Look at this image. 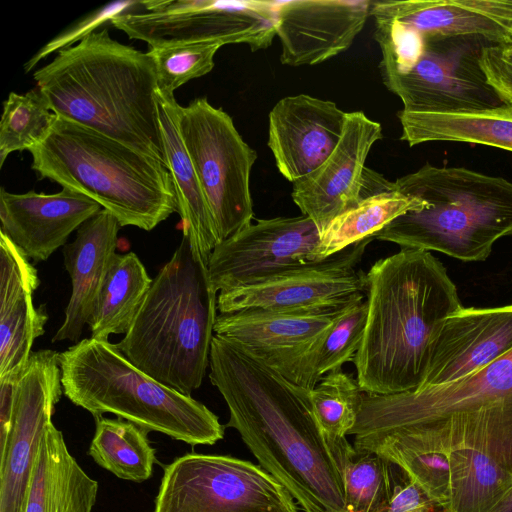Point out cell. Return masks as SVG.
Listing matches in <instances>:
<instances>
[{
  "label": "cell",
  "mask_w": 512,
  "mask_h": 512,
  "mask_svg": "<svg viewBox=\"0 0 512 512\" xmlns=\"http://www.w3.org/2000/svg\"><path fill=\"white\" fill-rule=\"evenodd\" d=\"M209 378L259 462L304 512H348L344 484L313 414L308 391L220 336Z\"/></svg>",
  "instance_id": "obj_1"
},
{
  "label": "cell",
  "mask_w": 512,
  "mask_h": 512,
  "mask_svg": "<svg viewBox=\"0 0 512 512\" xmlns=\"http://www.w3.org/2000/svg\"><path fill=\"white\" fill-rule=\"evenodd\" d=\"M367 321L353 359L364 393L420 388L444 321L462 305L444 265L429 251L401 250L366 273Z\"/></svg>",
  "instance_id": "obj_2"
},
{
  "label": "cell",
  "mask_w": 512,
  "mask_h": 512,
  "mask_svg": "<svg viewBox=\"0 0 512 512\" xmlns=\"http://www.w3.org/2000/svg\"><path fill=\"white\" fill-rule=\"evenodd\" d=\"M349 435L446 455L472 449L512 474V351L446 384L393 395L363 393Z\"/></svg>",
  "instance_id": "obj_3"
},
{
  "label": "cell",
  "mask_w": 512,
  "mask_h": 512,
  "mask_svg": "<svg viewBox=\"0 0 512 512\" xmlns=\"http://www.w3.org/2000/svg\"><path fill=\"white\" fill-rule=\"evenodd\" d=\"M33 79L56 115L167 165L148 52L112 39L104 28L59 51Z\"/></svg>",
  "instance_id": "obj_4"
},
{
  "label": "cell",
  "mask_w": 512,
  "mask_h": 512,
  "mask_svg": "<svg viewBox=\"0 0 512 512\" xmlns=\"http://www.w3.org/2000/svg\"><path fill=\"white\" fill-rule=\"evenodd\" d=\"M207 264L183 232L129 330L115 344L141 371L186 396L202 384L214 337L217 292Z\"/></svg>",
  "instance_id": "obj_5"
},
{
  "label": "cell",
  "mask_w": 512,
  "mask_h": 512,
  "mask_svg": "<svg viewBox=\"0 0 512 512\" xmlns=\"http://www.w3.org/2000/svg\"><path fill=\"white\" fill-rule=\"evenodd\" d=\"M29 153L41 179L89 197L121 227L151 231L178 213L166 164L93 129L56 115L46 138Z\"/></svg>",
  "instance_id": "obj_6"
},
{
  "label": "cell",
  "mask_w": 512,
  "mask_h": 512,
  "mask_svg": "<svg viewBox=\"0 0 512 512\" xmlns=\"http://www.w3.org/2000/svg\"><path fill=\"white\" fill-rule=\"evenodd\" d=\"M395 184L426 204L394 219L374 239L476 262L512 235V182L503 177L426 163Z\"/></svg>",
  "instance_id": "obj_7"
},
{
  "label": "cell",
  "mask_w": 512,
  "mask_h": 512,
  "mask_svg": "<svg viewBox=\"0 0 512 512\" xmlns=\"http://www.w3.org/2000/svg\"><path fill=\"white\" fill-rule=\"evenodd\" d=\"M64 395L95 419L112 413L189 445H213L225 427L203 403L150 377L109 341L85 338L59 354Z\"/></svg>",
  "instance_id": "obj_8"
},
{
  "label": "cell",
  "mask_w": 512,
  "mask_h": 512,
  "mask_svg": "<svg viewBox=\"0 0 512 512\" xmlns=\"http://www.w3.org/2000/svg\"><path fill=\"white\" fill-rule=\"evenodd\" d=\"M179 128L220 243L252 223L250 174L257 153L232 118L205 97L182 106Z\"/></svg>",
  "instance_id": "obj_9"
},
{
  "label": "cell",
  "mask_w": 512,
  "mask_h": 512,
  "mask_svg": "<svg viewBox=\"0 0 512 512\" xmlns=\"http://www.w3.org/2000/svg\"><path fill=\"white\" fill-rule=\"evenodd\" d=\"M277 22V1L149 0L109 23L149 47L215 42L254 52L271 46Z\"/></svg>",
  "instance_id": "obj_10"
},
{
  "label": "cell",
  "mask_w": 512,
  "mask_h": 512,
  "mask_svg": "<svg viewBox=\"0 0 512 512\" xmlns=\"http://www.w3.org/2000/svg\"><path fill=\"white\" fill-rule=\"evenodd\" d=\"M295 502L259 465L191 452L164 467L152 512H298Z\"/></svg>",
  "instance_id": "obj_11"
},
{
  "label": "cell",
  "mask_w": 512,
  "mask_h": 512,
  "mask_svg": "<svg viewBox=\"0 0 512 512\" xmlns=\"http://www.w3.org/2000/svg\"><path fill=\"white\" fill-rule=\"evenodd\" d=\"M419 60L401 74H382L385 87L412 113H459L505 104L488 83L480 65L492 44L481 35L425 37Z\"/></svg>",
  "instance_id": "obj_12"
},
{
  "label": "cell",
  "mask_w": 512,
  "mask_h": 512,
  "mask_svg": "<svg viewBox=\"0 0 512 512\" xmlns=\"http://www.w3.org/2000/svg\"><path fill=\"white\" fill-rule=\"evenodd\" d=\"M320 243L307 216L257 220L215 246L207 264L211 284L216 292L230 291L322 261Z\"/></svg>",
  "instance_id": "obj_13"
},
{
  "label": "cell",
  "mask_w": 512,
  "mask_h": 512,
  "mask_svg": "<svg viewBox=\"0 0 512 512\" xmlns=\"http://www.w3.org/2000/svg\"><path fill=\"white\" fill-rule=\"evenodd\" d=\"M373 237L322 261L308 263L254 285L220 292L217 309L306 310L355 304L365 299L366 273L358 268Z\"/></svg>",
  "instance_id": "obj_14"
},
{
  "label": "cell",
  "mask_w": 512,
  "mask_h": 512,
  "mask_svg": "<svg viewBox=\"0 0 512 512\" xmlns=\"http://www.w3.org/2000/svg\"><path fill=\"white\" fill-rule=\"evenodd\" d=\"M59 354L32 352L17 383L10 431L0 447V512H22L42 437L63 394Z\"/></svg>",
  "instance_id": "obj_15"
},
{
  "label": "cell",
  "mask_w": 512,
  "mask_h": 512,
  "mask_svg": "<svg viewBox=\"0 0 512 512\" xmlns=\"http://www.w3.org/2000/svg\"><path fill=\"white\" fill-rule=\"evenodd\" d=\"M382 138L381 124L361 111L348 112L340 142L317 169L292 183L291 197L320 234L360 200L366 158Z\"/></svg>",
  "instance_id": "obj_16"
},
{
  "label": "cell",
  "mask_w": 512,
  "mask_h": 512,
  "mask_svg": "<svg viewBox=\"0 0 512 512\" xmlns=\"http://www.w3.org/2000/svg\"><path fill=\"white\" fill-rule=\"evenodd\" d=\"M352 305L306 310L243 309L220 313L216 317L214 333L287 378L297 359L339 314Z\"/></svg>",
  "instance_id": "obj_17"
},
{
  "label": "cell",
  "mask_w": 512,
  "mask_h": 512,
  "mask_svg": "<svg viewBox=\"0 0 512 512\" xmlns=\"http://www.w3.org/2000/svg\"><path fill=\"white\" fill-rule=\"evenodd\" d=\"M368 0L277 1L280 61L299 67L347 51L370 16Z\"/></svg>",
  "instance_id": "obj_18"
},
{
  "label": "cell",
  "mask_w": 512,
  "mask_h": 512,
  "mask_svg": "<svg viewBox=\"0 0 512 512\" xmlns=\"http://www.w3.org/2000/svg\"><path fill=\"white\" fill-rule=\"evenodd\" d=\"M348 112L307 94L280 99L269 113L268 147L291 183L317 169L341 140Z\"/></svg>",
  "instance_id": "obj_19"
},
{
  "label": "cell",
  "mask_w": 512,
  "mask_h": 512,
  "mask_svg": "<svg viewBox=\"0 0 512 512\" xmlns=\"http://www.w3.org/2000/svg\"><path fill=\"white\" fill-rule=\"evenodd\" d=\"M102 207L89 197L62 188L58 193L0 191V232L34 263L46 261Z\"/></svg>",
  "instance_id": "obj_20"
},
{
  "label": "cell",
  "mask_w": 512,
  "mask_h": 512,
  "mask_svg": "<svg viewBox=\"0 0 512 512\" xmlns=\"http://www.w3.org/2000/svg\"><path fill=\"white\" fill-rule=\"evenodd\" d=\"M512 351V304L461 307L451 314L435 342L421 386L453 382Z\"/></svg>",
  "instance_id": "obj_21"
},
{
  "label": "cell",
  "mask_w": 512,
  "mask_h": 512,
  "mask_svg": "<svg viewBox=\"0 0 512 512\" xmlns=\"http://www.w3.org/2000/svg\"><path fill=\"white\" fill-rule=\"evenodd\" d=\"M120 227L118 220L102 209L77 229L74 241L63 246L64 265L72 290L64 321L52 342L80 338L116 254Z\"/></svg>",
  "instance_id": "obj_22"
},
{
  "label": "cell",
  "mask_w": 512,
  "mask_h": 512,
  "mask_svg": "<svg viewBox=\"0 0 512 512\" xmlns=\"http://www.w3.org/2000/svg\"><path fill=\"white\" fill-rule=\"evenodd\" d=\"M39 284L30 260L0 232V376L25 366L45 332L46 309L33 303Z\"/></svg>",
  "instance_id": "obj_23"
},
{
  "label": "cell",
  "mask_w": 512,
  "mask_h": 512,
  "mask_svg": "<svg viewBox=\"0 0 512 512\" xmlns=\"http://www.w3.org/2000/svg\"><path fill=\"white\" fill-rule=\"evenodd\" d=\"M98 482L68 451L53 423L42 437L30 476L22 512H92Z\"/></svg>",
  "instance_id": "obj_24"
},
{
  "label": "cell",
  "mask_w": 512,
  "mask_h": 512,
  "mask_svg": "<svg viewBox=\"0 0 512 512\" xmlns=\"http://www.w3.org/2000/svg\"><path fill=\"white\" fill-rule=\"evenodd\" d=\"M166 163L171 173L182 231L208 263L218 238L212 215L194 165L181 137L182 106L174 94L156 92Z\"/></svg>",
  "instance_id": "obj_25"
},
{
  "label": "cell",
  "mask_w": 512,
  "mask_h": 512,
  "mask_svg": "<svg viewBox=\"0 0 512 512\" xmlns=\"http://www.w3.org/2000/svg\"><path fill=\"white\" fill-rule=\"evenodd\" d=\"M401 141L410 147L434 141L463 142L512 152V105L459 113L398 111Z\"/></svg>",
  "instance_id": "obj_26"
},
{
  "label": "cell",
  "mask_w": 512,
  "mask_h": 512,
  "mask_svg": "<svg viewBox=\"0 0 512 512\" xmlns=\"http://www.w3.org/2000/svg\"><path fill=\"white\" fill-rule=\"evenodd\" d=\"M370 16L404 22L425 37L481 35L493 43L511 39L503 26L456 0L371 1Z\"/></svg>",
  "instance_id": "obj_27"
},
{
  "label": "cell",
  "mask_w": 512,
  "mask_h": 512,
  "mask_svg": "<svg viewBox=\"0 0 512 512\" xmlns=\"http://www.w3.org/2000/svg\"><path fill=\"white\" fill-rule=\"evenodd\" d=\"M152 281L135 253H116L87 323L91 338L108 341L110 335L126 334Z\"/></svg>",
  "instance_id": "obj_28"
},
{
  "label": "cell",
  "mask_w": 512,
  "mask_h": 512,
  "mask_svg": "<svg viewBox=\"0 0 512 512\" xmlns=\"http://www.w3.org/2000/svg\"><path fill=\"white\" fill-rule=\"evenodd\" d=\"M367 314L366 298L339 314L292 365L286 379L309 391L326 374L352 362L364 335Z\"/></svg>",
  "instance_id": "obj_29"
},
{
  "label": "cell",
  "mask_w": 512,
  "mask_h": 512,
  "mask_svg": "<svg viewBox=\"0 0 512 512\" xmlns=\"http://www.w3.org/2000/svg\"><path fill=\"white\" fill-rule=\"evenodd\" d=\"M341 474L348 512H385L393 495L395 465L368 450H357L346 438L326 441Z\"/></svg>",
  "instance_id": "obj_30"
},
{
  "label": "cell",
  "mask_w": 512,
  "mask_h": 512,
  "mask_svg": "<svg viewBox=\"0 0 512 512\" xmlns=\"http://www.w3.org/2000/svg\"><path fill=\"white\" fill-rule=\"evenodd\" d=\"M144 428L123 418H96L88 454L100 467L122 480H148L154 471L156 450Z\"/></svg>",
  "instance_id": "obj_31"
},
{
  "label": "cell",
  "mask_w": 512,
  "mask_h": 512,
  "mask_svg": "<svg viewBox=\"0 0 512 512\" xmlns=\"http://www.w3.org/2000/svg\"><path fill=\"white\" fill-rule=\"evenodd\" d=\"M426 202L396 189L361 198L338 215L321 233L319 256L324 260L347 247L373 237L397 217L425 206Z\"/></svg>",
  "instance_id": "obj_32"
},
{
  "label": "cell",
  "mask_w": 512,
  "mask_h": 512,
  "mask_svg": "<svg viewBox=\"0 0 512 512\" xmlns=\"http://www.w3.org/2000/svg\"><path fill=\"white\" fill-rule=\"evenodd\" d=\"M447 456L450 463L447 512H490L512 486V474L479 451L457 449Z\"/></svg>",
  "instance_id": "obj_33"
},
{
  "label": "cell",
  "mask_w": 512,
  "mask_h": 512,
  "mask_svg": "<svg viewBox=\"0 0 512 512\" xmlns=\"http://www.w3.org/2000/svg\"><path fill=\"white\" fill-rule=\"evenodd\" d=\"M55 118L37 87L23 94L11 92L3 102L0 120V167L12 152L29 151L40 144Z\"/></svg>",
  "instance_id": "obj_34"
},
{
  "label": "cell",
  "mask_w": 512,
  "mask_h": 512,
  "mask_svg": "<svg viewBox=\"0 0 512 512\" xmlns=\"http://www.w3.org/2000/svg\"><path fill=\"white\" fill-rule=\"evenodd\" d=\"M363 393L357 379L341 369L329 372L308 391L314 417L326 441L349 435L356 423Z\"/></svg>",
  "instance_id": "obj_35"
},
{
  "label": "cell",
  "mask_w": 512,
  "mask_h": 512,
  "mask_svg": "<svg viewBox=\"0 0 512 512\" xmlns=\"http://www.w3.org/2000/svg\"><path fill=\"white\" fill-rule=\"evenodd\" d=\"M221 47L215 42L149 47L147 52L156 65L158 91L174 94L188 81L208 74L214 68V57Z\"/></svg>",
  "instance_id": "obj_36"
},
{
  "label": "cell",
  "mask_w": 512,
  "mask_h": 512,
  "mask_svg": "<svg viewBox=\"0 0 512 512\" xmlns=\"http://www.w3.org/2000/svg\"><path fill=\"white\" fill-rule=\"evenodd\" d=\"M138 3L139 1L137 0L116 1L92 11L39 49V51L24 64L25 72L32 70V68L50 54L54 52L58 53L59 51L75 45L76 42H80L87 35L97 31L99 26L106 22L109 23L116 16L135 9Z\"/></svg>",
  "instance_id": "obj_37"
},
{
  "label": "cell",
  "mask_w": 512,
  "mask_h": 512,
  "mask_svg": "<svg viewBox=\"0 0 512 512\" xmlns=\"http://www.w3.org/2000/svg\"><path fill=\"white\" fill-rule=\"evenodd\" d=\"M480 65L488 83L501 100L512 105V38L486 46Z\"/></svg>",
  "instance_id": "obj_38"
},
{
  "label": "cell",
  "mask_w": 512,
  "mask_h": 512,
  "mask_svg": "<svg viewBox=\"0 0 512 512\" xmlns=\"http://www.w3.org/2000/svg\"><path fill=\"white\" fill-rule=\"evenodd\" d=\"M435 507L424 491L401 469L400 473H396L393 495L385 512H433Z\"/></svg>",
  "instance_id": "obj_39"
},
{
  "label": "cell",
  "mask_w": 512,
  "mask_h": 512,
  "mask_svg": "<svg viewBox=\"0 0 512 512\" xmlns=\"http://www.w3.org/2000/svg\"><path fill=\"white\" fill-rule=\"evenodd\" d=\"M24 367L0 376V447L5 444L10 431L15 390Z\"/></svg>",
  "instance_id": "obj_40"
},
{
  "label": "cell",
  "mask_w": 512,
  "mask_h": 512,
  "mask_svg": "<svg viewBox=\"0 0 512 512\" xmlns=\"http://www.w3.org/2000/svg\"><path fill=\"white\" fill-rule=\"evenodd\" d=\"M490 512H512V486L505 492Z\"/></svg>",
  "instance_id": "obj_41"
}]
</instances>
